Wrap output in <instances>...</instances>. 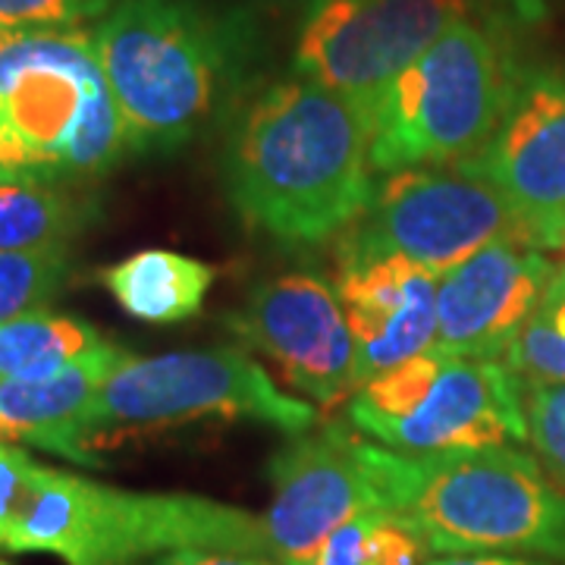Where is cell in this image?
Segmentation results:
<instances>
[{"label": "cell", "instance_id": "obj_1", "mask_svg": "<svg viewBox=\"0 0 565 565\" xmlns=\"http://www.w3.org/2000/svg\"><path fill=\"white\" fill-rule=\"evenodd\" d=\"M223 182L245 226L277 243L340 236L374 195L367 110L302 76L274 82L233 117Z\"/></svg>", "mask_w": 565, "mask_h": 565}, {"label": "cell", "instance_id": "obj_2", "mask_svg": "<svg viewBox=\"0 0 565 565\" xmlns=\"http://www.w3.org/2000/svg\"><path fill=\"white\" fill-rule=\"evenodd\" d=\"M92 35L136 154H170L233 122L262 79V29L245 10L122 0Z\"/></svg>", "mask_w": 565, "mask_h": 565}, {"label": "cell", "instance_id": "obj_3", "mask_svg": "<svg viewBox=\"0 0 565 565\" xmlns=\"http://www.w3.org/2000/svg\"><path fill=\"white\" fill-rule=\"evenodd\" d=\"M173 550L270 556V541L262 515L239 505L122 490L41 462L0 527V553H47L66 565H139Z\"/></svg>", "mask_w": 565, "mask_h": 565}, {"label": "cell", "instance_id": "obj_4", "mask_svg": "<svg viewBox=\"0 0 565 565\" xmlns=\"http://www.w3.org/2000/svg\"><path fill=\"white\" fill-rule=\"evenodd\" d=\"M129 151L95 35L0 32V182L79 185Z\"/></svg>", "mask_w": 565, "mask_h": 565}, {"label": "cell", "instance_id": "obj_5", "mask_svg": "<svg viewBox=\"0 0 565 565\" xmlns=\"http://www.w3.org/2000/svg\"><path fill=\"white\" fill-rule=\"evenodd\" d=\"M390 515L444 556L541 553L565 559V493L519 446L403 456L381 449Z\"/></svg>", "mask_w": 565, "mask_h": 565}, {"label": "cell", "instance_id": "obj_6", "mask_svg": "<svg viewBox=\"0 0 565 565\" xmlns=\"http://www.w3.org/2000/svg\"><path fill=\"white\" fill-rule=\"evenodd\" d=\"M519 79L497 22L449 25L371 107V170L386 177L471 161L500 129Z\"/></svg>", "mask_w": 565, "mask_h": 565}, {"label": "cell", "instance_id": "obj_7", "mask_svg": "<svg viewBox=\"0 0 565 565\" xmlns=\"http://www.w3.org/2000/svg\"><path fill=\"white\" fill-rule=\"evenodd\" d=\"M258 422L286 437L315 430L318 412L282 393L255 359L239 349H185L132 355L107 374L82 427L88 456L129 437H151L195 422Z\"/></svg>", "mask_w": 565, "mask_h": 565}, {"label": "cell", "instance_id": "obj_8", "mask_svg": "<svg viewBox=\"0 0 565 565\" xmlns=\"http://www.w3.org/2000/svg\"><path fill=\"white\" fill-rule=\"evenodd\" d=\"M352 430L403 456L525 444V393L503 362L422 352L349 399Z\"/></svg>", "mask_w": 565, "mask_h": 565}, {"label": "cell", "instance_id": "obj_9", "mask_svg": "<svg viewBox=\"0 0 565 565\" xmlns=\"http://www.w3.org/2000/svg\"><path fill=\"white\" fill-rule=\"evenodd\" d=\"M497 239L531 243L503 195L465 167H424L374 182L362 217L337 239V258L352 267L399 255L444 277Z\"/></svg>", "mask_w": 565, "mask_h": 565}, {"label": "cell", "instance_id": "obj_10", "mask_svg": "<svg viewBox=\"0 0 565 565\" xmlns=\"http://www.w3.org/2000/svg\"><path fill=\"white\" fill-rule=\"evenodd\" d=\"M468 0H318L305 13L292 73L371 107L449 25Z\"/></svg>", "mask_w": 565, "mask_h": 565}, {"label": "cell", "instance_id": "obj_11", "mask_svg": "<svg viewBox=\"0 0 565 565\" xmlns=\"http://www.w3.org/2000/svg\"><path fill=\"white\" fill-rule=\"evenodd\" d=\"M270 505L262 512L270 556L311 565L323 541L349 522L390 512L381 446L345 424L292 437L267 462Z\"/></svg>", "mask_w": 565, "mask_h": 565}, {"label": "cell", "instance_id": "obj_12", "mask_svg": "<svg viewBox=\"0 0 565 565\" xmlns=\"http://www.w3.org/2000/svg\"><path fill=\"white\" fill-rule=\"evenodd\" d=\"M223 323L315 403L333 405L355 393V340L340 292L321 277L282 274L258 282Z\"/></svg>", "mask_w": 565, "mask_h": 565}, {"label": "cell", "instance_id": "obj_13", "mask_svg": "<svg viewBox=\"0 0 565 565\" xmlns=\"http://www.w3.org/2000/svg\"><path fill=\"white\" fill-rule=\"evenodd\" d=\"M459 167L503 195L537 248H565V76L522 73L493 139Z\"/></svg>", "mask_w": 565, "mask_h": 565}, {"label": "cell", "instance_id": "obj_14", "mask_svg": "<svg viewBox=\"0 0 565 565\" xmlns=\"http://www.w3.org/2000/svg\"><path fill=\"white\" fill-rule=\"evenodd\" d=\"M559 264L537 245L497 239L437 282V340L446 359L503 362Z\"/></svg>", "mask_w": 565, "mask_h": 565}, {"label": "cell", "instance_id": "obj_15", "mask_svg": "<svg viewBox=\"0 0 565 565\" xmlns=\"http://www.w3.org/2000/svg\"><path fill=\"white\" fill-rule=\"evenodd\" d=\"M437 282L440 277L399 255L340 267L337 292L359 359L355 390L434 349Z\"/></svg>", "mask_w": 565, "mask_h": 565}, {"label": "cell", "instance_id": "obj_16", "mask_svg": "<svg viewBox=\"0 0 565 565\" xmlns=\"http://www.w3.org/2000/svg\"><path fill=\"white\" fill-rule=\"evenodd\" d=\"M122 355L126 349L104 343L51 377L0 384V440L35 446L70 462L98 468V459L88 456L82 444V427L98 386Z\"/></svg>", "mask_w": 565, "mask_h": 565}, {"label": "cell", "instance_id": "obj_17", "mask_svg": "<svg viewBox=\"0 0 565 565\" xmlns=\"http://www.w3.org/2000/svg\"><path fill=\"white\" fill-rule=\"evenodd\" d=\"M217 270L170 248H141L102 270L104 289L129 318L145 323H180L202 311Z\"/></svg>", "mask_w": 565, "mask_h": 565}, {"label": "cell", "instance_id": "obj_18", "mask_svg": "<svg viewBox=\"0 0 565 565\" xmlns=\"http://www.w3.org/2000/svg\"><path fill=\"white\" fill-rule=\"evenodd\" d=\"M95 221V202L66 185L0 182V252L66 248Z\"/></svg>", "mask_w": 565, "mask_h": 565}, {"label": "cell", "instance_id": "obj_19", "mask_svg": "<svg viewBox=\"0 0 565 565\" xmlns=\"http://www.w3.org/2000/svg\"><path fill=\"white\" fill-rule=\"evenodd\" d=\"M104 343L88 321L47 308L0 323V384L51 377Z\"/></svg>", "mask_w": 565, "mask_h": 565}, {"label": "cell", "instance_id": "obj_20", "mask_svg": "<svg viewBox=\"0 0 565 565\" xmlns=\"http://www.w3.org/2000/svg\"><path fill=\"white\" fill-rule=\"evenodd\" d=\"M503 364L525 386L565 384V264L546 286L519 337L505 349Z\"/></svg>", "mask_w": 565, "mask_h": 565}, {"label": "cell", "instance_id": "obj_21", "mask_svg": "<svg viewBox=\"0 0 565 565\" xmlns=\"http://www.w3.org/2000/svg\"><path fill=\"white\" fill-rule=\"evenodd\" d=\"M73 274L66 248L0 252V323L44 311Z\"/></svg>", "mask_w": 565, "mask_h": 565}, {"label": "cell", "instance_id": "obj_22", "mask_svg": "<svg viewBox=\"0 0 565 565\" xmlns=\"http://www.w3.org/2000/svg\"><path fill=\"white\" fill-rule=\"evenodd\" d=\"M122 0H0V32L79 29L107 20Z\"/></svg>", "mask_w": 565, "mask_h": 565}, {"label": "cell", "instance_id": "obj_23", "mask_svg": "<svg viewBox=\"0 0 565 565\" xmlns=\"http://www.w3.org/2000/svg\"><path fill=\"white\" fill-rule=\"evenodd\" d=\"M527 440L565 484V384L525 386Z\"/></svg>", "mask_w": 565, "mask_h": 565}, {"label": "cell", "instance_id": "obj_24", "mask_svg": "<svg viewBox=\"0 0 565 565\" xmlns=\"http://www.w3.org/2000/svg\"><path fill=\"white\" fill-rule=\"evenodd\" d=\"M367 522H371V515H362L340 531H333L323 541L311 565H374L371 550H367Z\"/></svg>", "mask_w": 565, "mask_h": 565}, {"label": "cell", "instance_id": "obj_25", "mask_svg": "<svg viewBox=\"0 0 565 565\" xmlns=\"http://www.w3.org/2000/svg\"><path fill=\"white\" fill-rule=\"evenodd\" d=\"M139 565H282L270 556L255 553H226V550H173Z\"/></svg>", "mask_w": 565, "mask_h": 565}, {"label": "cell", "instance_id": "obj_26", "mask_svg": "<svg viewBox=\"0 0 565 565\" xmlns=\"http://www.w3.org/2000/svg\"><path fill=\"white\" fill-rule=\"evenodd\" d=\"M468 7L484 10L497 25H503L505 20L531 22L544 13V0H468Z\"/></svg>", "mask_w": 565, "mask_h": 565}, {"label": "cell", "instance_id": "obj_27", "mask_svg": "<svg viewBox=\"0 0 565 565\" xmlns=\"http://www.w3.org/2000/svg\"><path fill=\"white\" fill-rule=\"evenodd\" d=\"M424 565H541L519 559V556H500V553H462V556H437Z\"/></svg>", "mask_w": 565, "mask_h": 565}, {"label": "cell", "instance_id": "obj_28", "mask_svg": "<svg viewBox=\"0 0 565 565\" xmlns=\"http://www.w3.org/2000/svg\"><path fill=\"white\" fill-rule=\"evenodd\" d=\"M264 7H277V10H311L318 0H255Z\"/></svg>", "mask_w": 565, "mask_h": 565}, {"label": "cell", "instance_id": "obj_29", "mask_svg": "<svg viewBox=\"0 0 565 565\" xmlns=\"http://www.w3.org/2000/svg\"><path fill=\"white\" fill-rule=\"evenodd\" d=\"M0 565H10V563H3V559H0Z\"/></svg>", "mask_w": 565, "mask_h": 565}]
</instances>
